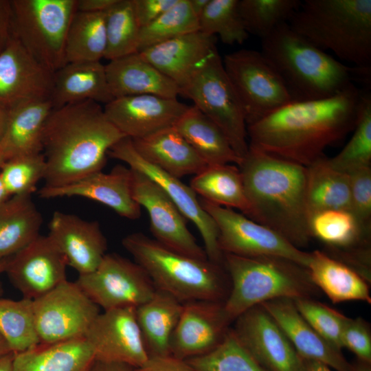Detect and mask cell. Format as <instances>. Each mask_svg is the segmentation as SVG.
Instances as JSON below:
<instances>
[{
	"instance_id": "obj_1",
	"label": "cell",
	"mask_w": 371,
	"mask_h": 371,
	"mask_svg": "<svg viewBox=\"0 0 371 371\" xmlns=\"http://www.w3.org/2000/svg\"><path fill=\"white\" fill-rule=\"evenodd\" d=\"M361 95L352 85L329 98L290 102L247 126L249 146L307 167L353 131Z\"/></svg>"
},
{
	"instance_id": "obj_2",
	"label": "cell",
	"mask_w": 371,
	"mask_h": 371,
	"mask_svg": "<svg viewBox=\"0 0 371 371\" xmlns=\"http://www.w3.org/2000/svg\"><path fill=\"white\" fill-rule=\"evenodd\" d=\"M124 137L95 101L53 109L43 132V186H63L102 171L111 148Z\"/></svg>"
},
{
	"instance_id": "obj_3",
	"label": "cell",
	"mask_w": 371,
	"mask_h": 371,
	"mask_svg": "<svg viewBox=\"0 0 371 371\" xmlns=\"http://www.w3.org/2000/svg\"><path fill=\"white\" fill-rule=\"evenodd\" d=\"M238 168L249 204L247 217L298 249L313 238L306 199V168L249 146Z\"/></svg>"
},
{
	"instance_id": "obj_4",
	"label": "cell",
	"mask_w": 371,
	"mask_h": 371,
	"mask_svg": "<svg viewBox=\"0 0 371 371\" xmlns=\"http://www.w3.org/2000/svg\"><path fill=\"white\" fill-rule=\"evenodd\" d=\"M261 53L283 82L291 102L331 97L352 84L345 65L291 29L288 23L262 38Z\"/></svg>"
},
{
	"instance_id": "obj_5",
	"label": "cell",
	"mask_w": 371,
	"mask_h": 371,
	"mask_svg": "<svg viewBox=\"0 0 371 371\" xmlns=\"http://www.w3.org/2000/svg\"><path fill=\"white\" fill-rule=\"evenodd\" d=\"M122 244L157 290L181 303L226 300L230 282L223 265L178 253L140 232L128 234Z\"/></svg>"
},
{
	"instance_id": "obj_6",
	"label": "cell",
	"mask_w": 371,
	"mask_h": 371,
	"mask_svg": "<svg viewBox=\"0 0 371 371\" xmlns=\"http://www.w3.org/2000/svg\"><path fill=\"white\" fill-rule=\"evenodd\" d=\"M288 23L320 49L370 69L371 0H305Z\"/></svg>"
},
{
	"instance_id": "obj_7",
	"label": "cell",
	"mask_w": 371,
	"mask_h": 371,
	"mask_svg": "<svg viewBox=\"0 0 371 371\" xmlns=\"http://www.w3.org/2000/svg\"><path fill=\"white\" fill-rule=\"evenodd\" d=\"M223 266L230 282L224 308L233 322L263 302L278 298L314 299L319 293L306 267L283 257L224 254Z\"/></svg>"
},
{
	"instance_id": "obj_8",
	"label": "cell",
	"mask_w": 371,
	"mask_h": 371,
	"mask_svg": "<svg viewBox=\"0 0 371 371\" xmlns=\"http://www.w3.org/2000/svg\"><path fill=\"white\" fill-rule=\"evenodd\" d=\"M76 0H12V32L41 65L54 73L64 66L65 43Z\"/></svg>"
},
{
	"instance_id": "obj_9",
	"label": "cell",
	"mask_w": 371,
	"mask_h": 371,
	"mask_svg": "<svg viewBox=\"0 0 371 371\" xmlns=\"http://www.w3.org/2000/svg\"><path fill=\"white\" fill-rule=\"evenodd\" d=\"M181 95L221 129L242 160L249 149L245 114L218 52L181 89Z\"/></svg>"
},
{
	"instance_id": "obj_10",
	"label": "cell",
	"mask_w": 371,
	"mask_h": 371,
	"mask_svg": "<svg viewBox=\"0 0 371 371\" xmlns=\"http://www.w3.org/2000/svg\"><path fill=\"white\" fill-rule=\"evenodd\" d=\"M225 71L244 109L247 126L291 102L280 77L260 52L225 55Z\"/></svg>"
},
{
	"instance_id": "obj_11",
	"label": "cell",
	"mask_w": 371,
	"mask_h": 371,
	"mask_svg": "<svg viewBox=\"0 0 371 371\" xmlns=\"http://www.w3.org/2000/svg\"><path fill=\"white\" fill-rule=\"evenodd\" d=\"M199 199L217 226L218 245L223 254L243 257L276 256L307 267L310 252L297 248L276 232L241 212Z\"/></svg>"
},
{
	"instance_id": "obj_12",
	"label": "cell",
	"mask_w": 371,
	"mask_h": 371,
	"mask_svg": "<svg viewBox=\"0 0 371 371\" xmlns=\"http://www.w3.org/2000/svg\"><path fill=\"white\" fill-rule=\"evenodd\" d=\"M32 301L36 330L42 345L84 338L100 313V307L76 283L67 280Z\"/></svg>"
},
{
	"instance_id": "obj_13",
	"label": "cell",
	"mask_w": 371,
	"mask_h": 371,
	"mask_svg": "<svg viewBox=\"0 0 371 371\" xmlns=\"http://www.w3.org/2000/svg\"><path fill=\"white\" fill-rule=\"evenodd\" d=\"M75 282L104 311L136 308L152 298L157 291L138 264L115 253H106L93 271L79 275Z\"/></svg>"
},
{
	"instance_id": "obj_14",
	"label": "cell",
	"mask_w": 371,
	"mask_h": 371,
	"mask_svg": "<svg viewBox=\"0 0 371 371\" xmlns=\"http://www.w3.org/2000/svg\"><path fill=\"white\" fill-rule=\"evenodd\" d=\"M108 156L126 164L131 169L143 173L155 181L186 219L192 222L198 229L207 258L223 265V254L218 245L217 226L214 219L202 207L199 199L190 186L144 159L134 148L129 137H124L113 146L108 152Z\"/></svg>"
},
{
	"instance_id": "obj_15",
	"label": "cell",
	"mask_w": 371,
	"mask_h": 371,
	"mask_svg": "<svg viewBox=\"0 0 371 371\" xmlns=\"http://www.w3.org/2000/svg\"><path fill=\"white\" fill-rule=\"evenodd\" d=\"M233 323L232 330L239 342L267 370H303L302 358L262 305L247 309Z\"/></svg>"
},
{
	"instance_id": "obj_16",
	"label": "cell",
	"mask_w": 371,
	"mask_h": 371,
	"mask_svg": "<svg viewBox=\"0 0 371 371\" xmlns=\"http://www.w3.org/2000/svg\"><path fill=\"white\" fill-rule=\"evenodd\" d=\"M132 171L133 196L148 213L150 229L154 239L178 253L201 259L207 258L204 249L189 231L188 221L170 198L146 175Z\"/></svg>"
},
{
	"instance_id": "obj_17",
	"label": "cell",
	"mask_w": 371,
	"mask_h": 371,
	"mask_svg": "<svg viewBox=\"0 0 371 371\" xmlns=\"http://www.w3.org/2000/svg\"><path fill=\"white\" fill-rule=\"evenodd\" d=\"M84 338L96 361L122 363L136 368L148 359L134 307L100 313Z\"/></svg>"
},
{
	"instance_id": "obj_18",
	"label": "cell",
	"mask_w": 371,
	"mask_h": 371,
	"mask_svg": "<svg viewBox=\"0 0 371 371\" xmlns=\"http://www.w3.org/2000/svg\"><path fill=\"white\" fill-rule=\"evenodd\" d=\"M67 266L49 236L39 234L8 258L5 273L23 297L33 300L67 280Z\"/></svg>"
},
{
	"instance_id": "obj_19",
	"label": "cell",
	"mask_w": 371,
	"mask_h": 371,
	"mask_svg": "<svg viewBox=\"0 0 371 371\" xmlns=\"http://www.w3.org/2000/svg\"><path fill=\"white\" fill-rule=\"evenodd\" d=\"M223 303L208 300L183 303L170 340V355L187 360L216 348L224 340L233 323Z\"/></svg>"
},
{
	"instance_id": "obj_20",
	"label": "cell",
	"mask_w": 371,
	"mask_h": 371,
	"mask_svg": "<svg viewBox=\"0 0 371 371\" xmlns=\"http://www.w3.org/2000/svg\"><path fill=\"white\" fill-rule=\"evenodd\" d=\"M188 106L177 98L137 95L114 98L103 108L108 120L134 139L174 126Z\"/></svg>"
},
{
	"instance_id": "obj_21",
	"label": "cell",
	"mask_w": 371,
	"mask_h": 371,
	"mask_svg": "<svg viewBox=\"0 0 371 371\" xmlns=\"http://www.w3.org/2000/svg\"><path fill=\"white\" fill-rule=\"evenodd\" d=\"M54 73L38 63L13 36L0 53V105L49 99Z\"/></svg>"
},
{
	"instance_id": "obj_22",
	"label": "cell",
	"mask_w": 371,
	"mask_h": 371,
	"mask_svg": "<svg viewBox=\"0 0 371 371\" xmlns=\"http://www.w3.org/2000/svg\"><path fill=\"white\" fill-rule=\"evenodd\" d=\"M132 183V170L117 165L109 173L96 172L63 186H43L38 194L43 199L87 198L107 206L124 218L135 220L141 216V207L133 199Z\"/></svg>"
},
{
	"instance_id": "obj_23",
	"label": "cell",
	"mask_w": 371,
	"mask_h": 371,
	"mask_svg": "<svg viewBox=\"0 0 371 371\" xmlns=\"http://www.w3.org/2000/svg\"><path fill=\"white\" fill-rule=\"evenodd\" d=\"M79 275L93 271L106 254L107 240L96 221L60 211L53 213L47 234Z\"/></svg>"
},
{
	"instance_id": "obj_24",
	"label": "cell",
	"mask_w": 371,
	"mask_h": 371,
	"mask_svg": "<svg viewBox=\"0 0 371 371\" xmlns=\"http://www.w3.org/2000/svg\"><path fill=\"white\" fill-rule=\"evenodd\" d=\"M216 37L201 30L186 34L140 52V55L180 88L216 52Z\"/></svg>"
},
{
	"instance_id": "obj_25",
	"label": "cell",
	"mask_w": 371,
	"mask_h": 371,
	"mask_svg": "<svg viewBox=\"0 0 371 371\" xmlns=\"http://www.w3.org/2000/svg\"><path fill=\"white\" fill-rule=\"evenodd\" d=\"M283 330L301 358L319 361L336 371H351L341 350L337 348L304 319L293 300L278 298L260 304Z\"/></svg>"
},
{
	"instance_id": "obj_26",
	"label": "cell",
	"mask_w": 371,
	"mask_h": 371,
	"mask_svg": "<svg viewBox=\"0 0 371 371\" xmlns=\"http://www.w3.org/2000/svg\"><path fill=\"white\" fill-rule=\"evenodd\" d=\"M105 69L113 98L137 95L177 98L181 95L177 85L138 52L111 60Z\"/></svg>"
},
{
	"instance_id": "obj_27",
	"label": "cell",
	"mask_w": 371,
	"mask_h": 371,
	"mask_svg": "<svg viewBox=\"0 0 371 371\" xmlns=\"http://www.w3.org/2000/svg\"><path fill=\"white\" fill-rule=\"evenodd\" d=\"M132 142L144 159L178 179L208 166L174 126Z\"/></svg>"
},
{
	"instance_id": "obj_28",
	"label": "cell",
	"mask_w": 371,
	"mask_h": 371,
	"mask_svg": "<svg viewBox=\"0 0 371 371\" xmlns=\"http://www.w3.org/2000/svg\"><path fill=\"white\" fill-rule=\"evenodd\" d=\"M113 99L100 61L67 63L54 73L49 98L53 109L85 100L106 104Z\"/></svg>"
},
{
	"instance_id": "obj_29",
	"label": "cell",
	"mask_w": 371,
	"mask_h": 371,
	"mask_svg": "<svg viewBox=\"0 0 371 371\" xmlns=\"http://www.w3.org/2000/svg\"><path fill=\"white\" fill-rule=\"evenodd\" d=\"M52 109L49 99L30 100L8 109L6 127L0 140L4 161L43 153L44 128Z\"/></svg>"
},
{
	"instance_id": "obj_30",
	"label": "cell",
	"mask_w": 371,
	"mask_h": 371,
	"mask_svg": "<svg viewBox=\"0 0 371 371\" xmlns=\"http://www.w3.org/2000/svg\"><path fill=\"white\" fill-rule=\"evenodd\" d=\"M311 279L334 304L357 300L371 303L370 282L356 271L324 251L310 252Z\"/></svg>"
},
{
	"instance_id": "obj_31",
	"label": "cell",
	"mask_w": 371,
	"mask_h": 371,
	"mask_svg": "<svg viewBox=\"0 0 371 371\" xmlns=\"http://www.w3.org/2000/svg\"><path fill=\"white\" fill-rule=\"evenodd\" d=\"M183 303L157 290L135 308V315L148 357L170 355V340L180 317Z\"/></svg>"
},
{
	"instance_id": "obj_32",
	"label": "cell",
	"mask_w": 371,
	"mask_h": 371,
	"mask_svg": "<svg viewBox=\"0 0 371 371\" xmlns=\"http://www.w3.org/2000/svg\"><path fill=\"white\" fill-rule=\"evenodd\" d=\"M94 361L87 341L78 338L14 352L13 371H91Z\"/></svg>"
},
{
	"instance_id": "obj_33",
	"label": "cell",
	"mask_w": 371,
	"mask_h": 371,
	"mask_svg": "<svg viewBox=\"0 0 371 371\" xmlns=\"http://www.w3.org/2000/svg\"><path fill=\"white\" fill-rule=\"evenodd\" d=\"M174 126L207 166L240 164L224 133L194 105Z\"/></svg>"
},
{
	"instance_id": "obj_34",
	"label": "cell",
	"mask_w": 371,
	"mask_h": 371,
	"mask_svg": "<svg viewBox=\"0 0 371 371\" xmlns=\"http://www.w3.org/2000/svg\"><path fill=\"white\" fill-rule=\"evenodd\" d=\"M41 213L32 195L12 196L0 205V260L8 258L37 237Z\"/></svg>"
},
{
	"instance_id": "obj_35",
	"label": "cell",
	"mask_w": 371,
	"mask_h": 371,
	"mask_svg": "<svg viewBox=\"0 0 371 371\" xmlns=\"http://www.w3.org/2000/svg\"><path fill=\"white\" fill-rule=\"evenodd\" d=\"M306 168V199L310 218L325 210L350 212L349 175L333 168L324 155Z\"/></svg>"
},
{
	"instance_id": "obj_36",
	"label": "cell",
	"mask_w": 371,
	"mask_h": 371,
	"mask_svg": "<svg viewBox=\"0 0 371 371\" xmlns=\"http://www.w3.org/2000/svg\"><path fill=\"white\" fill-rule=\"evenodd\" d=\"M190 187L210 203L236 209L247 216L249 212L242 174L235 164L208 166L192 177Z\"/></svg>"
},
{
	"instance_id": "obj_37",
	"label": "cell",
	"mask_w": 371,
	"mask_h": 371,
	"mask_svg": "<svg viewBox=\"0 0 371 371\" xmlns=\"http://www.w3.org/2000/svg\"><path fill=\"white\" fill-rule=\"evenodd\" d=\"M312 237L317 238L333 254L360 248L370 247V235L361 228L355 216L346 210L319 212L310 218Z\"/></svg>"
},
{
	"instance_id": "obj_38",
	"label": "cell",
	"mask_w": 371,
	"mask_h": 371,
	"mask_svg": "<svg viewBox=\"0 0 371 371\" xmlns=\"http://www.w3.org/2000/svg\"><path fill=\"white\" fill-rule=\"evenodd\" d=\"M105 12H76L65 43L66 63L100 61L106 51Z\"/></svg>"
},
{
	"instance_id": "obj_39",
	"label": "cell",
	"mask_w": 371,
	"mask_h": 371,
	"mask_svg": "<svg viewBox=\"0 0 371 371\" xmlns=\"http://www.w3.org/2000/svg\"><path fill=\"white\" fill-rule=\"evenodd\" d=\"M352 136L335 156L328 158L330 164L337 170L350 175L371 167V95L361 93L357 120Z\"/></svg>"
},
{
	"instance_id": "obj_40",
	"label": "cell",
	"mask_w": 371,
	"mask_h": 371,
	"mask_svg": "<svg viewBox=\"0 0 371 371\" xmlns=\"http://www.w3.org/2000/svg\"><path fill=\"white\" fill-rule=\"evenodd\" d=\"M106 45L104 58L109 61L137 53L140 27L131 0H117L105 12Z\"/></svg>"
},
{
	"instance_id": "obj_41",
	"label": "cell",
	"mask_w": 371,
	"mask_h": 371,
	"mask_svg": "<svg viewBox=\"0 0 371 371\" xmlns=\"http://www.w3.org/2000/svg\"><path fill=\"white\" fill-rule=\"evenodd\" d=\"M0 333L15 353L39 344L32 300L23 297L13 300L0 297Z\"/></svg>"
},
{
	"instance_id": "obj_42",
	"label": "cell",
	"mask_w": 371,
	"mask_h": 371,
	"mask_svg": "<svg viewBox=\"0 0 371 371\" xmlns=\"http://www.w3.org/2000/svg\"><path fill=\"white\" fill-rule=\"evenodd\" d=\"M198 30L199 19L191 9L189 0H178L156 20L140 28L137 52Z\"/></svg>"
},
{
	"instance_id": "obj_43",
	"label": "cell",
	"mask_w": 371,
	"mask_h": 371,
	"mask_svg": "<svg viewBox=\"0 0 371 371\" xmlns=\"http://www.w3.org/2000/svg\"><path fill=\"white\" fill-rule=\"evenodd\" d=\"M300 0H238V11L247 32L262 38L288 23L302 4Z\"/></svg>"
},
{
	"instance_id": "obj_44",
	"label": "cell",
	"mask_w": 371,
	"mask_h": 371,
	"mask_svg": "<svg viewBox=\"0 0 371 371\" xmlns=\"http://www.w3.org/2000/svg\"><path fill=\"white\" fill-rule=\"evenodd\" d=\"M199 30L218 35L227 45L243 44L248 38L238 11V0H210L199 18Z\"/></svg>"
},
{
	"instance_id": "obj_45",
	"label": "cell",
	"mask_w": 371,
	"mask_h": 371,
	"mask_svg": "<svg viewBox=\"0 0 371 371\" xmlns=\"http://www.w3.org/2000/svg\"><path fill=\"white\" fill-rule=\"evenodd\" d=\"M186 361L196 371H268L242 346L232 327L214 350Z\"/></svg>"
},
{
	"instance_id": "obj_46",
	"label": "cell",
	"mask_w": 371,
	"mask_h": 371,
	"mask_svg": "<svg viewBox=\"0 0 371 371\" xmlns=\"http://www.w3.org/2000/svg\"><path fill=\"white\" fill-rule=\"evenodd\" d=\"M0 175L8 194L32 195L39 181L44 180L46 163L43 153L16 157L4 161Z\"/></svg>"
},
{
	"instance_id": "obj_47",
	"label": "cell",
	"mask_w": 371,
	"mask_h": 371,
	"mask_svg": "<svg viewBox=\"0 0 371 371\" xmlns=\"http://www.w3.org/2000/svg\"><path fill=\"white\" fill-rule=\"evenodd\" d=\"M304 319L324 339L341 350V332L346 316L313 298L293 300Z\"/></svg>"
},
{
	"instance_id": "obj_48",
	"label": "cell",
	"mask_w": 371,
	"mask_h": 371,
	"mask_svg": "<svg viewBox=\"0 0 371 371\" xmlns=\"http://www.w3.org/2000/svg\"><path fill=\"white\" fill-rule=\"evenodd\" d=\"M350 212L362 230L370 235L371 228V167L350 175Z\"/></svg>"
},
{
	"instance_id": "obj_49",
	"label": "cell",
	"mask_w": 371,
	"mask_h": 371,
	"mask_svg": "<svg viewBox=\"0 0 371 371\" xmlns=\"http://www.w3.org/2000/svg\"><path fill=\"white\" fill-rule=\"evenodd\" d=\"M343 348L352 352L357 359L371 362V333L368 323L361 317H346L342 332Z\"/></svg>"
},
{
	"instance_id": "obj_50",
	"label": "cell",
	"mask_w": 371,
	"mask_h": 371,
	"mask_svg": "<svg viewBox=\"0 0 371 371\" xmlns=\"http://www.w3.org/2000/svg\"><path fill=\"white\" fill-rule=\"evenodd\" d=\"M137 23L143 27L172 8L178 0H131Z\"/></svg>"
},
{
	"instance_id": "obj_51",
	"label": "cell",
	"mask_w": 371,
	"mask_h": 371,
	"mask_svg": "<svg viewBox=\"0 0 371 371\" xmlns=\"http://www.w3.org/2000/svg\"><path fill=\"white\" fill-rule=\"evenodd\" d=\"M134 371H196L186 360L171 355L148 357Z\"/></svg>"
},
{
	"instance_id": "obj_52",
	"label": "cell",
	"mask_w": 371,
	"mask_h": 371,
	"mask_svg": "<svg viewBox=\"0 0 371 371\" xmlns=\"http://www.w3.org/2000/svg\"><path fill=\"white\" fill-rule=\"evenodd\" d=\"M12 36L11 1L0 0V53Z\"/></svg>"
},
{
	"instance_id": "obj_53",
	"label": "cell",
	"mask_w": 371,
	"mask_h": 371,
	"mask_svg": "<svg viewBox=\"0 0 371 371\" xmlns=\"http://www.w3.org/2000/svg\"><path fill=\"white\" fill-rule=\"evenodd\" d=\"M117 0H76L77 12L98 13L108 10Z\"/></svg>"
},
{
	"instance_id": "obj_54",
	"label": "cell",
	"mask_w": 371,
	"mask_h": 371,
	"mask_svg": "<svg viewBox=\"0 0 371 371\" xmlns=\"http://www.w3.org/2000/svg\"><path fill=\"white\" fill-rule=\"evenodd\" d=\"M134 369L126 363L95 360L91 371H134Z\"/></svg>"
},
{
	"instance_id": "obj_55",
	"label": "cell",
	"mask_w": 371,
	"mask_h": 371,
	"mask_svg": "<svg viewBox=\"0 0 371 371\" xmlns=\"http://www.w3.org/2000/svg\"><path fill=\"white\" fill-rule=\"evenodd\" d=\"M303 359V370L302 371H332L326 364L319 361Z\"/></svg>"
},
{
	"instance_id": "obj_56",
	"label": "cell",
	"mask_w": 371,
	"mask_h": 371,
	"mask_svg": "<svg viewBox=\"0 0 371 371\" xmlns=\"http://www.w3.org/2000/svg\"><path fill=\"white\" fill-rule=\"evenodd\" d=\"M209 1L210 0H189L190 8L198 19L203 12Z\"/></svg>"
},
{
	"instance_id": "obj_57",
	"label": "cell",
	"mask_w": 371,
	"mask_h": 371,
	"mask_svg": "<svg viewBox=\"0 0 371 371\" xmlns=\"http://www.w3.org/2000/svg\"><path fill=\"white\" fill-rule=\"evenodd\" d=\"M14 352H11L0 357V371H13Z\"/></svg>"
},
{
	"instance_id": "obj_58",
	"label": "cell",
	"mask_w": 371,
	"mask_h": 371,
	"mask_svg": "<svg viewBox=\"0 0 371 371\" xmlns=\"http://www.w3.org/2000/svg\"><path fill=\"white\" fill-rule=\"evenodd\" d=\"M351 364V371H371V362L357 359Z\"/></svg>"
},
{
	"instance_id": "obj_59",
	"label": "cell",
	"mask_w": 371,
	"mask_h": 371,
	"mask_svg": "<svg viewBox=\"0 0 371 371\" xmlns=\"http://www.w3.org/2000/svg\"><path fill=\"white\" fill-rule=\"evenodd\" d=\"M9 110L0 105V140L5 131L8 117Z\"/></svg>"
},
{
	"instance_id": "obj_60",
	"label": "cell",
	"mask_w": 371,
	"mask_h": 371,
	"mask_svg": "<svg viewBox=\"0 0 371 371\" xmlns=\"http://www.w3.org/2000/svg\"><path fill=\"white\" fill-rule=\"evenodd\" d=\"M11 352L12 351L8 342L0 333V357Z\"/></svg>"
},
{
	"instance_id": "obj_61",
	"label": "cell",
	"mask_w": 371,
	"mask_h": 371,
	"mask_svg": "<svg viewBox=\"0 0 371 371\" xmlns=\"http://www.w3.org/2000/svg\"><path fill=\"white\" fill-rule=\"evenodd\" d=\"M10 197V195L6 190V188L3 183L0 175V205L4 203L7 200H8Z\"/></svg>"
},
{
	"instance_id": "obj_62",
	"label": "cell",
	"mask_w": 371,
	"mask_h": 371,
	"mask_svg": "<svg viewBox=\"0 0 371 371\" xmlns=\"http://www.w3.org/2000/svg\"><path fill=\"white\" fill-rule=\"evenodd\" d=\"M8 258L0 260V275L2 273H5V269H6V267H7V264H8ZM2 293H3V289H2V286H1V284L0 283V296L2 295Z\"/></svg>"
},
{
	"instance_id": "obj_63",
	"label": "cell",
	"mask_w": 371,
	"mask_h": 371,
	"mask_svg": "<svg viewBox=\"0 0 371 371\" xmlns=\"http://www.w3.org/2000/svg\"><path fill=\"white\" fill-rule=\"evenodd\" d=\"M4 159L2 157V155L1 153V151H0V168L1 167V166L3 165V164L4 163Z\"/></svg>"
}]
</instances>
